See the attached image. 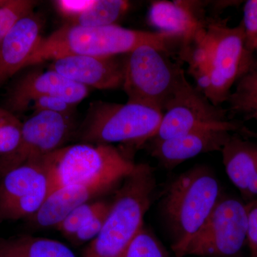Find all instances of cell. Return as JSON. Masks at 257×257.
I'll return each instance as SVG.
<instances>
[{"label":"cell","instance_id":"1","mask_svg":"<svg viewBox=\"0 0 257 257\" xmlns=\"http://www.w3.org/2000/svg\"><path fill=\"white\" fill-rule=\"evenodd\" d=\"M180 42V39L170 34L130 30L117 25L89 28L67 24L40 39L25 68L69 55L107 57L126 55L144 45L171 54V49Z\"/></svg>","mask_w":257,"mask_h":257},{"label":"cell","instance_id":"2","mask_svg":"<svg viewBox=\"0 0 257 257\" xmlns=\"http://www.w3.org/2000/svg\"><path fill=\"white\" fill-rule=\"evenodd\" d=\"M222 195L220 184L206 166H197L181 174L168 186L161 210L172 235L176 257H184L192 238L202 229Z\"/></svg>","mask_w":257,"mask_h":257},{"label":"cell","instance_id":"3","mask_svg":"<svg viewBox=\"0 0 257 257\" xmlns=\"http://www.w3.org/2000/svg\"><path fill=\"white\" fill-rule=\"evenodd\" d=\"M157 188L153 168L138 164L120 184L100 233L89 242L82 257H123L144 226Z\"/></svg>","mask_w":257,"mask_h":257},{"label":"cell","instance_id":"4","mask_svg":"<svg viewBox=\"0 0 257 257\" xmlns=\"http://www.w3.org/2000/svg\"><path fill=\"white\" fill-rule=\"evenodd\" d=\"M39 160L48 181V195L65 186L97 179L121 183L138 165L111 145L82 143L61 147Z\"/></svg>","mask_w":257,"mask_h":257},{"label":"cell","instance_id":"5","mask_svg":"<svg viewBox=\"0 0 257 257\" xmlns=\"http://www.w3.org/2000/svg\"><path fill=\"white\" fill-rule=\"evenodd\" d=\"M170 53L144 45L125 55L122 88L128 102L165 111L181 86L187 81L180 64Z\"/></svg>","mask_w":257,"mask_h":257},{"label":"cell","instance_id":"6","mask_svg":"<svg viewBox=\"0 0 257 257\" xmlns=\"http://www.w3.org/2000/svg\"><path fill=\"white\" fill-rule=\"evenodd\" d=\"M163 114V111L138 103L97 101L90 106L83 123L81 143L142 146L155 136Z\"/></svg>","mask_w":257,"mask_h":257},{"label":"cell","instance_id":"7","mask_svg":"<svg viewBox=\"0 0 257 257\" xmlns=\"http://www.w3.org/2000/svg\"><path fill=\"white\" fill-rule=\"evenodd\" d=\"M211 42V88L208 99L216 106L227 100L231 89L255 62L246 45L241 23L231 28L228 21L208 18L206 25Z\"/></svg>","mask_w":257,"mask_h":257},{"label":"cell","instance_id":"8","mask_svg":"<svg viewBox=\"0 0 257 257\" xmlns=\"http://www.w3.org/2000/svg\"><path fill=\"white\" fill-rule=\"evenodd\" d=\"M227 113V109L213 104L185 81L166 106L160 127L152 140H168L202 130H224L252 136V133L242 125L229 120Z\"/></svg>","mask_w":257,"mask_h":257},{"label":"cell","instance_id":"9","mask_svg":"<svg viewBox=\"0 0 257 257\" xmlns=\"http://www.w3.org/2000/svg\"><path fill=\"white\" fill-rule=\"evenodd\" d=\"M247 246L246 203L221 195L190 242L184 257H235Z\"/></svg>","mask_w":257,"mask_h":257},{"label":"cell","instance_id":"10","mask_svg":"<svg viewBox=\"0 0 257 257\" xmlns=\"http://www.w3.org/2000/svg\"><path fill=\"white\" fill-rule=\"evenodd\" d=\"M74 131L72 117L51 111H36L23 123L20 143L14 152L3 156L0 173L40 160L64 147Z\"/></svg>","mask_w":257,"mask_h":257},{"label":"cell","instance_id":"11","mask_svg":"<svg viewBox=\"0 0 257 257\" xmlns=\"http://www.w3.org/2000/svg\"><path fill=\"white\" fill-rule=\"evenodd\" d=\"M89 88L72 82L52 69L27 74L12 88L8 94V110L23 112L44 96L62 98L77 105L89 94Z\"/></svg>","mask_w":257,"mask_h":257},{"label":"cell","instance_id":"12","mask_svg":"<svg viewBox=\"0 0 257 257\" xmlns=\"http://www.w3.org/2000/svg\"><path fill=\"white\" fill-rule=\"evenodd\" d=\"M125 57L69 55L52 60L50 69L88 88L114 89L122 87Z\"/></svg>","mask_w":257,"mask_h":257},{"label":"cell","instance_id":"13","mask_svg":"<svg viewBox=\"0 0 257 257\" xmlns=\"http://www.w3.org/2000/svg\"><path fill=\"white\" fill-rule=\"evenodd\" d=\"M233 133L202 130L165 140H150V152L159 164L172 170L185 161L202 154L221 152Z\"/></svg>","mask_w":257,"mask_h":257},{"label":"cell","instance_id":"14","mask_svg":"<svg viewBox=\"0 0 257 257\" xmlns=\"http://www.w3.org/2000/svg\"><path fill=\"white\" fill-rule=\"evenodd\" d=\"M119 182L97 179L87 183L71 184L50 193L41 208L29 220L38 228L57 227L76 208L91 202L93 198L108 192Z\"/></svg>","mask_w":257,"mask_h":257},{"label":"cell","instance_id":"15","mask_svg":"<svg viewBox=\"0 0 257 257\" xmlns=\"http://www.w3.org/2000/svg\"><path fill=\"white\" fill-rule=\"evenodd\" d=\"M207 5L202 1H155L149 10V23L157 32L178 37L182 43L206 28Z\"/></svg>","mask_w":257,"mask_h":257},{"label":"cell","instance_id":"16","mask_svg":"<svg viewBox=\"0 0 257 257\" xmlns=\"http://www.w3.org/2000/svg\"><path fill=\"white\" fill-rule=\"evenodd\" d=\"M42 28L43 20L33 11L20 19L11 29L0 47V87L25 68L42 37Z\"/></svg>","mask_w":257,"mask_h":257},{"label":"cell","instance_id":"17","mask_svg":"<svg viewBox=\"0 0 257 257\" xmlns=\"http://www.w3.org/2000/svg\"><path fill=\"white\" fill-rule=\"evenodd\" d=\"M230 181L248 202L257 199V146L233 134L221 150Z\"/></svg>","mask_w":257,"mask_h":257},{"label":"cell","instance_id":"18","mask_svg":"<svg viewBox=\"0 0 257 257\" xmlns=\"http://www.w3.org/2000/svg\"><path fill=\"white\" fill-rule=\"evenodd\" d=\"M0 257H77L67 245L48 238L19 236L0 241Z\"/></svg>","mask_w":257,"mask_h":257},{"label":"cell","instance_id":"19","mask_svg":"<svg viewBox=\"0 0 257 257\" xmlns=\"http://www.w3.org/2000/svg\"><path fill=\"white\" fill-rule=\"evenodd\" d=\"M45 174L40 160L28 162L8 171L0 183V207L31 191Z\"/></svg>","mask_w":257,"mask_h":257},{"label":"cell","instance_id":"20","mask_svg":"<svg viewBox=\"0 0 257 257\" xmlns=\"http://www.w3.org/2000/svg\"><path fill=\"white\" fill-rule=\"evenodd\" d=\"M226 102L233 114L243 115L246 119L257 121V62L236 83L234 92L230 93Z\"/></svg>","mask_w":257,"mask_h":257},{"label":"cell","instance_id":"21","mask_svg":"<svg viewBox=\"0 0 257 257\" xmlns=\"http://www.w3.org/2000/svg\"><path fill=\"white\" fill-rule=\"evenodd\" d=\"M130 8V2L125 0H94L89 9L69 24L89 28L116 25Z\"/></svg>","mask_w":257,"mask_h":257},{"label":"cell","instance_id":"22","mask_svg":"<svg viewBox=\"0 0 257 257\" xmlns=\"http://www.w3.org/2000/svg\"><path fill=\"white\" fill-rule=\"evenodd\" d=\"M48 193V181L45 172L31 191L0 207V219L18 220L30 217L41 208Z\"/></svg>","mask_w":257,"mask_h":257},{"label":"cell","instance_id":"23","mask_svg":"<svg viewBox=\"0 0 257 257\" xmlns=\"http://www.w3.org/2000/svg\"><path fill=\"white\" fill-rule=\"evenodd\" d=\"M110 202L91 201L76 208L57 225L56 229L70 239L94 214L102 210Z\"/></svg>","mask_w":257,"mask_h":257},{"label":"cell","instance_id":"24","mask_svg":"<svg viewBox=\"0 0 257 257\" xmlns=\"http://www.w3.org/2000/svg\"><path fill=\"white\" fill-rule=\"evenodd\" d=\"M23 123L14 113L0 106V155L15 151L20 143Z\"/></svg>","mask_w":257,"mask_h":257},{"label":"cell","instance_id":"25","mask_svg":"<svg viewBox=\"0 0 257 257\" xmlns=\"http://www.w3.org/2000/svg\"><path fill=\"white\" fill-rule=\"evenodd\" d=\"M35 5V2L30 0H8L0 7V47L15 24L32 13Z\"/></svg>","mask_w":257,"mask_h":257},{"label":"cell","instance_id":"26","mask_svg":"<svg viewBox=\"0 0 257 257\" xmlns=\"http://www.w3.org/2000/svg\"><path fill=\"white\" fill-rule=\"evenodd\" d=\"M123 257H167L155 235L143 226L128 245Z\"/></svg>","mask_w":257,"mask_h":257},{"label":"cell","instance_id":"27","mask_svg":"<svg viewBox=\"0 0 257 257\" xmlns=\"http://www.w3.org/2000/svg\"><path fill=\"white\" fill-rule=\"evenodd\" d=\"M111 206V202L109 203V205L106 206L102 210L94 214L69 239L73 241L74 243L80 244V243L87 242V241L90 242L93 239H95L98 234L100 233L101 230L102 229L103 226H104L109 211H110Z\"/></svg>","mask_w":257,"mask_h":257},{"label":"cell","instance_id":"28","mask_svg":"<svg viewBox=\"0 0 257 257\" xmlns=\"http://www.w3.org/2000/svg\"><path fill=\"white\" fill-rule=\"evenodd\" d=\"M246 45L250 51L254 52L257 45V0H248L243 7V18L241 22Z\"/></svg>","mask_w":257,"mask_h":257},{"label":"cell","instance_id":"29","mask_svg":"<svg viewBox=\"0 0 257 257\" xmlns=\"http://www.w3.org/2000/svg\"><path fill=\"white\" fill-rule=\"evenodd\" d=\"M75 106V104H72L62 98L56 97V96H44L34 101L30 106V109H32L34 112L42 111H51V112L57 113V114L72 117Z\"/></svg>","mask_w":257,"mask_h":257},{"label":"cell","instance_id":"30","mask_svg":"<svg viewBox=\"0 0 257 257\" xmlns=\"http://www.w3.org/2000/svg\"><path fill=\"white\" fill-rule=\"evenodd\" d=\"M94 0H58L55 2L56 8L62 16L70 21L74 20L89 9Z\"/></svg>","mask_w":257,"mask_h":257},{"label":"cell","instance_id":"31","mask_svg":"<svg viewBox=\"0 0 257 257\" xmlns=\"http://www.w3.org/2000/svg\"><path fill=\"white\" fill-rule=\"evenodd\" d=\"M246 207L248 257H257V199L246 203Z\"/></svg>","mask_w":257,"mask_h":257},{"label":"cell","instance_id":"32","mask_svg":"<svg viewBox=\"0 0 257 257\" xmlns=\"http://www.w3.org/2000/svg\"><path fill=\"white\" fill-rule=\"evenodd\" d=\"M7 2H8L7 0H0V7L6 4Z\"/></svg>","mask_w":257,"mask_h":257},{"label":"cell","instance_id":"33","mask_svg":"<svg viewBox=\"0 0 257 257\" xmlns=\"http://www.w3.org/2000/svg\"><path fill=\"white\" fill-rule=\"evenodd\" d=\"M255 51H256V52H257V45H256V47H255L254 52H255Z\"/></svg>","mask_w":257,"mask_h":257}]
</instances>
